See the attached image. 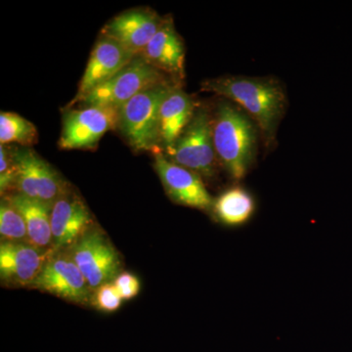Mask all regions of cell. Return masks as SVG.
Instances as JSON below:
<instances>
[{"instance_id":"obj_5","label":"cell","mask_w":352,"mask_h":352,"mask_svg":"<svg viewBox=\"0 0 352 352\" xmlns=\"http://www.w3.org/2000/svg\"><path fill=\"white\" fill-rule=\"evenodd\" d=\"M164 82L168 80H164L162 72L138 55L118 75L95 88L76 103L82 104L83 107L95 106L119 109L143 90Z\"/></svg>"},{"instance_id":"obj_2","label":"cell","mask_w":352,"mask_h":352,"mask_svg":"<svg viewBox=\"0 0 352 352\" xmlns=\"http://www.w3.org/2000/svg\"><path fill=\"white\" fill-rule=\"evenodd\" d=\"M258 124L243 109L221 102L212 117V141L219 163L233 179L245 177L258 153Z\"/></svg>"},{"instance_id":"obj_18","label":"cell","mask_w":352,"mask_h":352,"mask_svg":"<svg viewBox=\"0 0 352 352\" xmlns=\"http://www.w3.org/2000/svg\"><path fill=\"white\" fill-rule=\"evenodd\" d=\"M212 210L220 223L241 226L252 219L256 210V201L250 192L236 186L217 197L212 204Z\"/></svg>"},{"instance_id":"obj_15","label":"cell","mask_w":352,"mask_h":352,"mask_svg":"<svg viewBox=\"0 0 352 352\" xmlns=\"http://www.w3.org/2000/svg\"><path fill=\"white\" fill-rule=\"evenodd\" d=\"M140 56L160 72L168 74L176 80L185 75V48L173 20L164 19L163 25Z\"/></svg>"},{"instance_id":"obj_14","label":"cell","mask_w":352,"mask_h":352,"mask_svg":"<svg viewBox=\"0 0 352 352\" xmlns=\"http://www.w3.org/2000/svg\"><path fill=\"white\" fill-rule=\"evenodd\" d=\"M52 252H43L28 243L1 242L0 278L11 287H32Z\"/></svg>"},{"instance_id":"obj_21","label":"cell","mask_w":352,"mask_h":352,"mask_svg":"<svg viewBox=\"0 0 352 352\" xmlns=\"http://www.w3.org/2000/svg\"><path fill=\"white\" fill-rule=\"evenodd\" d=\"M16 178V166L13 150L6 145H0V190L1 194L14 188Z\"/></svg>"},{"instance_id":"obj_20","label":"cell","mask_w":352,"mask_h":352,"mask_svg":"<svg viewBox=\"0 0 352 352\" xmlns=\"http://www.w3.org/2000/svg\"><path fill=\"white\" fill-rule=\"evenodd\" d=\"M0 235L1 242L30 244L25 220L7 197L2 199L0 205Z\"/></svg>"},{"instance_id":"obj_10","label":"cell","mask_w":352,"mask_h":352,"mask_svg":"<svg viewBox=\"0 0 352 352\" xmlns=\"http://www.w3.org/2000/svg\"><path fill=\"white\" fill-rule=\"evenodd\" d=\"M154 161L155 170L171 200L198 210L212 208L214 200L200 175L170 161L162 150L154 152Z\"/></svg>"},{"instance_id":"obj_19","label":"cell","mask_w":352,"mask_h":352,"mask_svg":"<svg viewBox=\"0 0 352 352\" xmlns=\"http://www.w3.org/2000/svg\"><path fill=\"white\" fill-rule=\"evenodd\" d=\"M38 129L32 122L16 113H0V144L17 143L27 148L38 142Z\"/></svg>"},{"instance_id":"obj_12","label":"cell","mask_w":352,"mask_h":352,"mask_svg":"<svg viewBox=\"0 0 352 352\" xmlns=\"http://www.w3.org/2000/svg\"><path fill=\"white\" fill-rule=\"evenodd\" d=\"M94 227L91 214L85 201L67 192L51 208L53 250H68Z\"/></svg>"},{"instance_id":"obj_22","label":"cell","mask_w":352,"mask_h":352,"mask_svg":"<svg viewBox=\"0 0 352 352\" xmlns=\"http://www.w3.org/2000/svg\"><path fill=\"white\" fill-rule=\"evenodd\" d=\"M92 302L100 311L115 312L122 305V300L113 284L107 283L95 289Z\"/></svg>"},{"instance_id":"obj_17","label":"cell","mask_w":352,"mask_h":352,"mask_svg":"<svg viewBox=\"0 0 352 352\" xmlns=\"http://www.w3.org/2000/svg\"><path fill=\"white\" fill-rule=\"evenodd\" d=\"M19 210L27 226L29 243L43 252H53L51 208L53 204L34 200L21 194L6 196Z\"/></svg>"},{"instance_id":"obj_9","label":"cell","mask_w":352,"mask_h":352,"mask_svg":"<svg viewBox=\"0 0 352 352\" xmlns=\"http://www.w3.org/2000/svg\"><path fill=\"white\" fill-rule=\"evenodd\" d=\"M31 288L82 305L89 302L91 292L80 268L66 250L51 252Z\"/></svg>"},{"instance_id":"obj_8","label":"cell","mask_w":352,"mask_h":352,"mask_svg":"<svg viewBox=\"0 0 352 352\" xmlns=\"http://www.w3.org/2000/svg\"><path fill=\"white\" fill-rule=\"evenodd\" d=\"M119 110L112 107H82L66 111L59 147L65 150H89L108 131L118 129Z\"/></svg>"},{"instance_id":"obj_16","label":"cell","mask_w":352,"mask_h":352,"mask_svg":"<svg viewBox=\"0 0 352 352\" xmlns=\"http://www.w3.org/2000/svg\"><path fill=\"white\" fill-rule=\"evenodd\" d=\"M197 110L193 98L175 85L163 101L160 111V141L170 149L193 119Z\"/></svg>"},{"instance_id":"obj_7","label":"cell","mask_w":352,"mask_h":352,"mask_svg":"<svg viewBox=\"0 0 352 352\" xmlns=\"http://www.w3.org/2000/svg\"><path fill=\"white\" fill-rule=\"evenodd\" d=\"M16 193L53 204L69 191L61 176L38 153L30 148L13 149Z\"/></svg>"},{"instance_id":"obj_11","label":"cell","mask_w":352,"mask_h":352,"mask_svg":"<svg viewBox=\"0 0 352 352\" xmlns=\"http://www.w3.org/2000/svg\"><path fill=\"white\" fill-rule=\"evenodd\" d=\"M135 55L122 44L107 36H100L88 60L80 80L78 94L73 103L85 97L95 88L107 82L131 63Z\"/></svg>"},{"instance_id":"obj_23","label":"cell","mask_w":352,"mask_h":352,"mask_svg":"<svg viewBox=\"0 0 352 352\" xmlns=\"http://www.w3.org/2000/svg\"><path fill=\"white\" fill-rule=\"evenodd\" d=\"M113 286L117 289L122 300L135 298L140 291V282L135 275L129 272H122L113 280Z\"/></svg>"},{"instance_id":"obj_4","label":"cell","mask_w":352,"mask_h":352,"mask_svg":"<svg viewBox=\"0 0 352 352\" xmlns=\"http://www.w3.org/2000/svg\"><path fill=\"white\" fill-rule=\"evenodd\" d=\"M166 153L173 163L203 177H214L217 157L212 141V117L208 110L197 109L188 126Z\"/></svg>"},{"instance_id":"obj_6","label":"cell","mask_w":352,"mask_h":352,"mask_svg":"<svg viewBox=\"0 0 352 352\" xmlns=\"http://www.w3.org/2000/svg\"><path fill=\"white\" fill-rule=\"evenodd\" d=\"M66 251L80 268L91 291L113 283L122 273L120 254L98 227H92Z\"/></svg>"},{"instance_id":"obj_13","label":"cell","mask_w":352,"mask_h":352,"mask_svg":"<svg viewBox=\"0 0 352 352\" xmlns=\"http://www.w3.org/2000/svg\"><path fill=\"white\" fill-rule=\"evenodd\" d=\"M164 20L149 9H132L107 23L101 36L113 39L138 56L159 31Z\"/></svg>"},{"instance_id":"obj_3","label":"cell","mask_w":352,"mask_h":352,"mask_svg":"<svg viewBox=\"0 0 352 352\" xmlns=\"http://www.w3.org/2000/svg\"><path fill=\"white\" fill-rule=\"evenodd\" d=\"M176 83L164 82L135 95L120 106L118 129L135 151L161 150L160 111L166 95Z\"/></svg>"},{"instance_id":"obj_1","label":"cell","mask_w":352,"mask_h":352,"mask_svg":"<svg viewBox=\"0 0 352 352\" xmlns=\"http://www.w3.org/2000/svg\"><path fill=\"white\" fill-rule=\"evenodd\" d=\"M201 89L239 106L258 124L266 146L274 144L287 108L286 94L279 82L272 78L221 76L206 80Z\"/></svg>"}]
</instances>
